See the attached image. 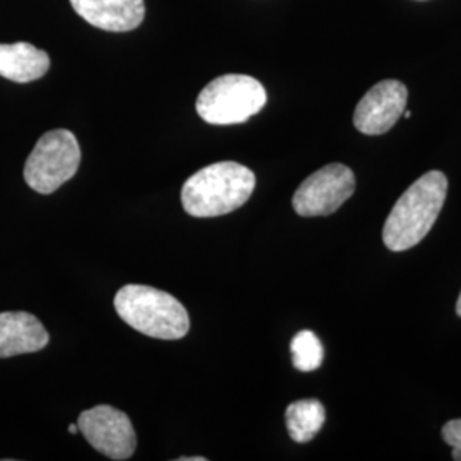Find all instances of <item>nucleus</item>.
Returning <instances> with one entry per match:
<instances>
[{
  "mask_svg": "<svg viewBox=\"0 0 461 461\" xmlns=\"http://www.w3.org/2000/svg\"><path fill=\"white\" fill-rule=\"evenodd\" d=\"M77 430H79V426H76V424H70V426H68V432H70V434H77Z\"/></svg>",
  "mask_w": 461,
  "mask_h": 461,
  "instance_id": "obj_15",
  "label": "nucleus"
},
{
  "mask_svg": "<svg viewBox=\"0 0 461 461\" xmlns=\"http://www.w3.org/2000/svg\"><path fill=\"white\" fill-rule=\"evenodd\" d=\"M115 310L127 325L152 339L178 340L190 330V318L182 303L149 285H123L116 293Z\"/></svg>",
  "mask_w": 461,
  "mask_h": 461,
  "instance_id": "obj_3",
  "label": "nucleus"
},
{
  "mask_svg": "<svg viewBox=\"0 0 461 461\" xmlns=\"http://www.w3.org/2000/svg\"><path fill=\"white\" fill-rule=\"evenodd\" d=\"M447 195V178L441 171H429L398 198L383 228V241L392 251L419 245L438 221Z\"/></svg>",
  "mask_w": 461,
  "mask_h": 461,
  "instance_id": "obj_1",
  "label": "nucleus"
},
{
  "mask_svg": "<svg viewBox=\"0 0 461 461\" xmlns=\"http://www.w3.org/2000/svg\"><path fill=\"white\" fill-rule=\"evenodd\" d=\"M267 91L260 81L243 74H226L207 84L197 98V113L211 125L245 123L264 108Z\"/></svg>",
  "mask_w": 461,
  "mask_h": 461,
  "instance_id": "obj_4",
  "label": "nucleus"
},
{
  "mask_svg": "<svg viewBox=\"0 0 461 461\" xmlns=\"http://www.w3.org/2000/svg\"><path fill=\"white\" fill-rule=\"evenodd\" d=\"M327 413L320 400H299L287 407L285 424L289 436L296 443H308L321 430Z\"/></svg>",
  "mask_w": 461,
  "mask_h": 461,
  "instance_id": "obj_12",
  "label": "nucleus"
},
{
  "mask_svg": "<svg viewBox=\"0 0 461 461\" xmlns=\"http://www.w3.org/2000/svg\"><path fill=\"white\" fill-rule=\"evenodd\" d=\"M205 458H200V456H195V458H180V461H203Z\"/></svg>",
  "mask_w": 461,
  "mask_h": 461,
  "instance_id": "obj_16",
  "label": "nucleus"
},
{
  "mask_svg": "<svg viewBox=\"0 0 461 461\" xmlns=\"http://www.w3.org/2000/svg\"><path fill=\"white\" fill-rule=\"evenodd\" d=\"M50 335L43 323L26 312L0 313V357L32 354L49 346Z\"/></svg>",
  "mask_w": 461,
  "mask_h": 461,
  "instance_id": "obj_10",
  "label": "nucleus"
},
{
  "mask_svg": "<svg viewBox=\"0 0 461 461\" xmlns=\"http://www.w3.org/2000/svg\"><path fill=\"white\" fill-rule=\"evenodd\" d=\"M79 430L101 455L112 460H129L137 447V436L127 413L110 405H98L79 415Z\"/></svg>",
  "mask_w": 461,
  "mask_h": 461,
  "instance_id": "obj_7",
  "label": "nucleus"
},
{
  "mask_svg": "<svg viewBox=\"0 0 461 461\" xmlns=\"http://www.w3.org/2000/svg\"><path fill=\"white\" fill-rule=\"evenodd\" d=\"M456 313L461 316V294L460 297H458V303H456Z\"/></svg>",
  "mask_w": 461,
  "mask_h": 461,
  "instance_id": "obj_17",
  "label": "nucleus"
},
{
  "mask_svg": "<svg viewBox=\"0 0 461 461\" xmlns=\"http://www.w3.org/2000/svg\"><path fill=\"white\" fill-rule=\"evenodd\" d=\"M443 439L453 447V460L461 461V419L449 420L443 428Z\"/></svg>",
  "mask_w": 461,
  "mask_h": 461,
  "instance_id": "obj_14",
  "label": "nucleus"
},
{
  "mask_svg": "<svg viewBox=\"0 0 461 461\" xmlns=\"http://www.w3.org/2000/svg\"><path fill=\"white\" fill-rule=\"evenodd\" d=\"M255 185V173L247 166L234 161L205 166L183 185V209L194 217L230 214L247 203Z\"/></svg>",
  "mask_w": 461,
  "mask_h": 461,
  "instance_id": "obj_2",
  "label": "nucleus"
},
{
  "mask_svg": "<svg viewBox=\"0 0 461 461\" xmlns=\"http://www.w3.org/2000/svg\"><path fill=\"white\" fill-rule=\"evenodd\" d=\"M293 364L303 373L316 371L323 363V346L312 330H303L291 342Z\"/></svg>",
  "mask_w": 461,
  "mask_h": 461,
  "instance_id": "obj_13",
  "label": "nucleus"
},
{
  "mask_svg": "<svg viewBox=\"0 0 461 461\" xmlns=\"http://www.w3.org/2000/svg\"><path fill=\"white\" fill-rule=\"evenodd\" d=\"M409 91L400 81H381L373 86L359 101L354 125L366 135H381L395 127L407 108Z\"/></svg>",
  "mask_w": 461,
  "mask_h": 461,
  "instance_id": "obj_8",
  "label": "nucleus"
},
{
  "mask_svg": "<svg viewBox=\"0 0 461 461\" xmlns=\"http://www.w3.org/2000/svg\"><path fill=\"white\" fill-rule=\"evenodd\" d=\"M79 165L81 148L76 135L66 129L50 131L32 150L24 165V180L34 192L50 195L77 173Z\"/></svg>",
  "mask_w": 461,
  "mask_h": 461,
  "instance_id": "obj_5",
  "label": "nucleus"
},
{
  "mask_svg": "<svg viewBox=\"0 0 461 461\" xmlns=\"http://www.w3.org/2000/svg\"><path fill=\"white\" fill-rule=\"evenodd\" d=\"M50 68L47 51L32 43L19 41L13 45L0 43V76L13 83H33L41 79Z\"/></svg>",
  "mask_w": 461,
  "mask_h": 461,
  "instance_id": "obj_11",
  "label": "nucleus"
},
{
  "mask_svg": "<svg viewBox=\"0 0 461 461\" xmlns=\"http://www.w3.org/2000/svg\"><path fill=\"white\" fill-rule=\"evenodd\" d=\"M356 176L346 165L325 166L308 176L293 197V207L303 217L337 212L354 195Z\"/></svg>",
  "mask_w": 461,
  "mask_h": 461,
  "instance_id": "obj_6",
  "label": "nucleus"
},
{
  "mask_svg": "<svg viewBox=\"0 0 461 461\" xmlns=\"http://www.w3.org/2000/svg\"><path fill=\"white\" fill-rule=\"evenodd\" d=\"M403 116H405V118H411L412 112H403Z\"/></svg>",
  "mask_w": 461,
  "mask_h": 461,
  "instance_id": "obj_18",
  "label": "nucleus"
},
{
  "mask_svg": "<svg viewBox=\"0 0 461 461\" xmlns=\"http://www.w3.org/2000/svg\"><path fill=\"white\" fill-rule=\"evenodd\" d=\"M70 5L95 28L113 33L133 32L146 17L144 0H70Z\"/></svg>",
  "mask_w": 461,
  "mask_h": 461,
  "instance_id": "obj_9",
  "label": "nucleus"
}]
</instances>
